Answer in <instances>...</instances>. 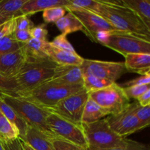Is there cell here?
Returning a JSON list of instances; mask_svg holds the SVG:
<instances>
[{
    "mask_svg": "<svg viewBox=\"0 0 150 150\" xmlns=\"http://www.w3.org/2000/svg\"><path fill=\"white\" fill-rule=\"evenodd\" d=\"M103 45L124 57L128 54H150V39L122 31H110Z\"/></svg>",
    "mask_w": 150,
    "mask_h": 150,
    "instance_id": "6",
    "label": "cell"
},
{
    "mask_svg": "<svg viewBox=\"0 0 150 150\" xmlns=\"http://www.w3.org/2000/svg\"><path fill=\"white\" fill-rule=\"evenodd\" d=\"M21 140L27 144L34 150H55L49 138L29 126L25 136Z\"/></svg>",
    "mask_w": 150,
    "mask_h": 150,
    "instance_id": "19",
    "label": "cell"
},
{
    "mask_svg": "<svg viewBox=\"0 0 150 150\" xmlns=\"http://www.w3.org/2000/svg\"><path fill=\"white\" fill-rule=\"evenodd\" d=\"M45 51L48 59L57 65L81 66L84 59L76 52L59 49L51 45L49 41L45 43Z\"/></svg>",
    "mask_w": 150,
    "mask_h": 150,
    "instance_id": "13",
    "label": "cell"
},
{
    "mask_svg": "<svg viewBox=\"0 0 150 150\" xmlns=\"http://www.w3.org/2000/svg\"><path fill=\"white\" fill-rule=\"evenodd\" d=\"M47 42L32 38L23 44L21 50L25 58V62L44 61L49 59L45 54V45Z\"/></svg>",
    "mask_w": 150,
    "mask_h": 150,
    "instance_id": "17",
    "label": "cell"
},
{
    "mask_svg": "<svg viewBox=\"0 0 150 150\" xmlns=\"http://www.w3.org/2000/svg\"><path fill=\"white\" fill-rule=\"evenodd\" d=\"M65 12L64 7H51L42 11V18L45 23H56L64 16Z\"/></svg>",
    "mask_w": 150,
    "mask_h": 150,
    "instance_id": "31",
    "label": "cell"
},
{
    "mask_svg": "<svg viewBox=\"0 0 150 150\" xmlns=\"http://www.w3.org/2000/svg\"><path fill=\"white\" fill-rule=\"evenodd\" d=\"M21 146H22V147H23V150H34L30 146H29L27 144L25 143V142H23V141L21 140Z\"/></svg>",
    "mask_w": 150,
    "mask_h": 150,
    "instance_id": "43",
    "label": "cell"
},
{
    "mask_svg": "<svg viewBox=\"0 0 150 150\" xmlns=\"http://www.w3.org/2000/svg\"><path fill=\"white\" fill-rule=\"evenodd\" d=\"M125 58V66L128 72L140 76L150 74V54H128Z\"/></svg>",
    "mask_w": 150,
    "mask_h": 150,
    "instance_id": "16",
    "label": "cell"
},
{
    "mask_svg": "<svg viewBox=\"0 0 150 150\" xmlns=\"http://www.w3.org/2000/svg\"><path fill=\"white\" fill-rule=\"evenodd\" d=\"M0 112L10 122H11L18 129L19 132V139H23L25 136L29 126L18 115L17 113L11 107L9 106L1 99V97H0Z\"/></svg>",
    "mask_w": 150,
    "mask_h": 150,
    "instance_id": "20",
    "label": "cell"
},
{
    "mask_svg": "<svg viewBox=\"0 0 150 150\" xmlns=\"http://www.w3.org/2000/svg\"><path fill=\"white\" fill-rule=\"evenodd\" d=\"M50 140L55 150H86L71 142H67V141L62 140L58 138H53Z\"/></svg>",
    "mask_w": 150,
    "mask_h": 150,
    "instance_id": "34",
    "label": "cell"
},
{
    "mask_svg": "<svg viewBox=\"0 0 150 150\" xmlns=\"http://www.w3.org/2000/svg\"><path fill=\"white\" fill-rule=\"evenodd\" d=\"M83 76H93L116 83L122 76L128 73L124 62H108L83 59L80 66Z\"/></svg>",
    "mask_w": 150,
    "mask_h": 150,
    "instance_id": "9",
    "label": "cell"
},
{
    "mask_svg": "<svg viewBox=\"0 0 150 150\" xmlns=\"http://www.w3.org/2000/svg\"><path fill=\"white\" fill-rule=\"evenodd\" d=\"M88 98L89 92L83 89L81 92L62 100L54 106L45 109L76 124L81 125L82 114Z\"/></svg>",
    "mask_w": 150,
    "mask_h": 150,
    "instance_id": "10",
    "label": "cell"
},
{
    "mask_svg": "<svg viewBox=\"0 0 150 150\" xmlns=\"http://www.w3.org/2000/svg\"><path fill=\"white\" fill-rule=\"evenodd\" d=\"M57 65L50 59L25 62L13 77L18 86V96L51 80Z\"/></svg>",
    "mask_w": 150,
    "mask_h": 150,
    "instance_id": "4",
    "label": "cell"
},
{
    "mask_svg": "<svg viewBox=\"0 0 150 150\" xmlns=\"http://www.w3.org/2000/svg\"><path fill=\"white\" fill-rule=\"evenodd\" d=\"M50 43L59 49L70 51V52H76L72 44L67 40V35L64 34H60L58 36L54 38V39L50 42Z\"/></svg>",
    "mask_w": 150,
    "mask_h": 150,
    "instance_id": "32",
    "label": "cell"
},
{
    "mask_svg": "<svg viewBox=\"0 0 150 150\" xmlns=\"http://www.w3.org/2000/svg\"><path fill=\"white\" fill-rule=\"evenodd\" d=\"M89 148L93 149H111L127 146L130 139L117 135L110 127L106 119L93 123H81Z\"/></svg>",
    "mask_w": 150,
    "mask_h": 150,
    "instance_id": "5",
    "label": "cell"
},
{
    "mask_svg": "<svg viewBox=\"0 0 150 150\" xmlns=\"http://www.w3.org/2000/svg\"><path fill=\"white\" fill-rule=\"evenodd\" d=\"M101 7L99 0H68L66 10H87L98 14Z\"/></svg>",
    "mask_w": 150,
    "mask_h": 150,
    "instance_id": "25",
    "label": "cell"
},
{
    "mask_svg": "<svg viewBox=\"0 0 150 150\" xmlns=\"http://www.w3.org/2000/svg\"><path fill=\"white\" fill-rule=\"evenodd\" d=\"M0 97L28 126L36 129L50 139L55 138L51 134L46 124V118L50 114L48 110L20 96L1 94Z\"/></svg>",
    "mask_w": 150,
    "mask_h": 150,
    "instance_id": "2",
    "label": "cell"
},
{
    "mask_svg": "<svg viewBox=\"0 0 150 150\" xmlns=\"http://www.w3.org/2000/svg\"><path fill=\"white\" fill-rule=\"evenodd\" d=\"M1 92H0V95H1Z\"/></svg>",
    "mask_w": 150,
    "mask_h": 150,
    "instance_id": "47",
    "label": "cell"
},
{
    "mask_svg": "<svg viewBox=\"0 0 150 150\" xmlns=\"http://www.w3.org/2000/svg\"><path fill=\"white\" fill-rule=\"evenodd\" d=\"M123 89L129 99L136 100L139 97L145 93L146 91L149 90L150 83L149 84L141 85V86H128V87H125Z\"/></svg>",
    "mask_w": 150,
    "mask_h": 150,
    "instance_id": "33",
    "label": "cell"
},
{
    "mask_svg": "<svg viewBox=\"0 0 150 150\" xmlns=\"http://www.w3.org/2000/svg\"><path fill=\"white\" fill-rule=\"evenodd\" d=\"M100 1V0H99ZM98 15L105 18L117 30L140 35L150 39V29L125 6H112L101 2Z\"/></svg>",
    "mask_w": 150,
    "mask_h": 150,
    "instance_id": "1",
    "label": "cell"
},
{
    "mask_svg": "<svg viewBox=\"0 0 150 150\" xmlns=\"http://www.w3.org/2000/svg\"><path fill=\"white\" fill-rule=\"evenodd\" d=\"M46 124L55 138L71 142L84 149L89 148L81 124H76L52 112L47 117Z\"/></svg>",
    "mask_w": 150,
    "mask_h": 150,
    "instance_id": "8",
    "label": "cell"
},
{
    "mask_svg": "<svg viewBox=\"0 0 150 150\" xmlns=\"http://www.w3.org/2000/svg\"><path fill=\"white\" fill-rule=\"evenodd\" d=\"M123 4L130 9L150 29V1L149 0H122Z\"/></svg>",
    "mask_w": 150,
    "mask_h": 150,
    "instance_id": "22",
    "label": "cell"
},
{
    "mask_svg": "<svg viewBox=\"0 0 150 150\" xmlns=\"http://www.w3.org/2000/svg\"><path fill=\"white\" fill-rule=\"evenodd\" d=\"M86 150H100V149H93L88 148ZM104 150H150L149 146L148 144L140 143V142H136V141L130 140L128 144L126 146L122 148H116V149H104Z\"/></svg>",
    "mask_w": 150,
    "mask_h": 150,
    "instance_id": "37",
    "label": "cell"
},
{
    "mask_svg": "<svg viewBox=\"0 0 150 150\" xmlns=\"http://www.w3.org/2000/svg\"><path fill=\"white\" fill-rule=\"evenodd\" d=\"M84 89L83 84H65L48 81L18 96L32 101L44 108H49L59 101Z\"/></svg>",
    "mask_w": 150,
    "mask_h": 150,
    "instance_id": "3",
    "label": "cell"
},
{
    "mask_svg": "<svg viewBox=\"0 0 150 150\" xmlns=\"http://www.w3.org/2000/svg\"><path fill=\"white\" fill-rule=\"evenodd\" d=\"M30 34L32 38L43 41V42H48V32L45 23L34 26L30 29Z\"/></svg>",
    "mask_w": 150,
    "mask_h": 150,
    "instance_id": "36",
    "label": "cell"
},
{
    "mask_svg": "<svg viewBox=\"0 0 150 150\" xmlns=\"http://www.w3.org/2000/svg\"><path fill=\"white\" fill-rule=\"evenodd\" d=\"M25 63L21 48L13 52L0 54V73L8 77L17 74Z\"/></svg>",
    "mask_w": 150,
    "mask_h": 150,
    "instance_id": "15",
    "label": "cell"
},
{
    "mask_svg": "<svg viewBox=\"0 0 150 150\" xmlns=\"http://www.w3.org/2000/svg\"><path fill=\"white\" fill-rule=\"evenodd\" d=\"M83 88L88 92L100 90L101 89L110 86L114 82L102 78L96 77L93 76H83Z\"/></svg>",
    "mask_w": 150,
    "mask_h": 150,
    "instance_id": "27",
    "label": "cell"
},
{
    "mask_svg": "<svg viewBox=\"0 0 150 150\" xmlns=\"http://www.w3.org/2000/svg\"><path fill=\"white\" fill-rule=\"evenodd\" d=\"M108 114L97 103L88 98L81 117V123H93L108 117Z\"/></svg>",
    "mask_w": 150,
    "mask_h": 150,
    "instance_id": "21",
    "label": "cell"
},
{
    "mask_svg": "<svg viewBox=\"0 0 150 150\" xmlns=\"http://www.w3.org/2000/svg\"><path fill=\"white\" fill-rule=\"evenodd\" d=\"M0 92L4 95L18 96V86L13 77L0 73Z\"/></svg>",
    "mask_w": 150,
    "mask_h": 150,
    "instance_id": "29",
    "label": "cell"
},
{
    "mask_svg": "<svg viewBox=\"0 0 150 150\" xmlns=\"http://www.w3.org/2000/svg\"><path fill=\"white\" fill-rule=\"evenodd\" d=\"M23 45V43L17 42L11 35H6L0 39V54H7L19 50Z\"/></svg>",
    "mask_w": 150,
    "mask_h": 150,
    "instance_id": "30",
    "label": "cell"
},
{
    "mask_svg": "<svg viewBox=\"0 0 150 150\" xmlns=\"http://www.w3.org/2000/svg\"><path fill=\"white\" fill-rule=\"evenodd\" d=\"M89 97L106 111L108 116L115 115L128 108L130 100L124 89L117 83L100 90L89 92Z\"/></svg>",
    "mask_w": 150,
    "mask_h": 150,
    "instance_id": "7",
    "label": "cell"
},
{
    "mask_svg": "<svg viewBox=\"0 0 150 150\" xmlns=\"http://www.w3.org/2000/svg\"><path fill=\"white\" fill-rule=\"evenodd\" d=\"M132 111L138 120L146 127H149L150 124V105L142 106L139 105L137 101L130 103Z\"/></svg>",
    "mask_w": 150,
    "mask_h": 150,
    "instance_id": "28",
    "label": "cell"
},
{
    "mask_svg": "<svg viewBox=\"0 0 150 150\" xmlns=\"http://www.w3.org/2000/svg\"><path fill=\"white\" fill-rule=\"evenodd\" d=\"M28 0H0V15L12 19L21 16V10Z\"/></svg>",
    "mask_w": 150,
    "mask_h": 150,
    "instance_id": "24",
    "label": "cell"
},
{
    "mask_svg": "<svg viewBox=\"0 0 150 150\" xmlns=\"http://www.w3.org/2000/svg\"><path fill=\"white\" fill-rule=\"evenodd\" d=\"M83 79L80 66L57 65L50 81L65 84H83Z\"/></svg>",
    "mask_w": 150,
    "mask_h": 150,
    "instance_id": "14",
    "label": "cell"
},
{
    "mask_svg": "<svg viewBox=\"0 0 150 150\" xmlns=\"http://www.w3.org/2000/svg\"><path fill=\"white\" fill-rule=\"evenodd\" d=\"M19 139L18 129L8 121L2 114L0 116V140L1 142H10Z\"/></svg>",
    "mask_w": 150,
    "mask_h": 150,
    "instance_id": "26",
    "label": "cell"
},
{
    "mask_svg": "<svg viewBox=\"0 0 150 150\" xmlns=\"http://www.w3.org/2000/svg\"><path fill=\"white\" fill-rule=\"evenodd\" d=\"M83 25V32L93 42L100 32L117 30L112 25L99 15L87 10H70Z\"/></svg>",
    "mask_w": 150,
    "mask_h": 150,
    "instance_id": "12",
    "label": "cell"
},
{
    "mask_svg": "<svg viewBox=\"0 0 150 150\" xmlns=\"http://www.w3.org/2000/svg\"><path fill=\"white\" fill-rule=\"evenodd\" d=\"M34 26V23L29 16L21 15L15 18V29L16 30H30Z\"/></svg>",
    "mask_w": 150,
    "mask_h": 150,
    "instance_id": "35",
    "label": "cell"
},
{
    "mask_svg": "<svg viewBox=\"0 0 150 150\" xmlns=\"http://www.w3.org/2000/svg\"><path fill=\"white\" fill-rule=\"evenodd\" d=\"M15 30V18L0 25V39L6 35H11Z\"/></svg>",
    "mask_w": 150,
    "mask_h": 150,
    "instance_id": "40",
    "label": "cell"
},
{
    "mask_svg": "<svg viewBox=\"0 0 150 150\" xmlns=\"http://www.w3.org/2000/svg\"><path fill=\"white\" fill-rule=\"evenodd\" d=\"M1 143L4 150H23L19 139H16L10 142H1Z\"/></svg>",
    "mask_w": 150,
    "mask_h": 150,
    "instance_id": "41",
    "label": "cell"
},
{
    "mask_svg": "<svg viewBox=\"0 0 150 150\" xmlns=\"http://www.w3.org/2000/svg\"><path fill=\"white\" fill-rule=\"evenodd\" d=\"M150 83V74L144 75V76H140L133 80L128 81L125 82L120 86L122 88L128 87V86H141V85L149 84Z\"/></svg>",
    "mask_w": 150,
    "mask_h": 150,
    "instance_id": "38",
    "label": "cell"
},
{
    "mask_svg": "<svg viewBox=\"0 0 150 150\" xmlns=\"http://www.w3.org/2000/svg\"><path fill=\"white\" fill-rule=\"evenodd\" d=\"M105 119L110 127L122 138H127L139 130L146 128L134 115L130 104L128 108L123 112L115 115L108 116Z\"/></svg>",
    "mask_w": 150,
    "mask_h": 150,
    "instance_id": "11",
    "label": "cell"
},
{
    "mask_svg": "<svg viewBox=\"0 0 150 150\" xmlns=\"http://www.w3.org/2000/svg\"><path fill=\"white\" fill-rule=\"evenodd\" d=\"M1 112H0V116H1Z\"/></svg>",
    "mask_w": 150,
    "mask_h": 150,
    "instance_id": "46",
    "label": "cell"
},
{
    "mask_svg": "<svg viewBox=\"0 0 150 150\" xmlns=\"http://www.w3.org/2000/svg\"><path fill=\"white\" fill-rule=\"evenodd\" d=\"M54 23L62 34L66 35L79 31L83 32V25L80 21L70 11H68L67 15H64L62 18Z\"/></svg>",
    "mask_w": 150,
    "mask_h": 150,
    "instance_id": "23",
    "label": "cell"
},
{
    "mask_svg": "<svg viewBox=\"0 0 150 150\" xmlns=\"http://www.w3.org/2000/svg\"><path fill=\"white\" fill-rule=\"evenodd\" d=\"M139 105H142V106H147L150 105V89L146 91L145 93L141 95L140 97L136 100Z\"/></svg>",
    "mask_w": 150,
    "mask_h": 150,
    "instance_id": "42",
    "label": "cell"
},
{
    "mask_svg": "<svg viewBox=\"0 0 150 150\" xmlns=\"http://www.w3.org/2000/svg\"><path fill=\"white\" fill-rule=\"evenodd\" d=\"M10 20H11V19L8 18H7V17H4V16L0 15V25L2 24V23H5V22L8 21H10Z\"/></svg>",
    "mask_w": 150,
    "mask_h": 150,
    "instance_id": "44",
    "label": "cell"
},
{
    "mask_svg": "<svg viewBox=\"0 0 150 150\" xmlns=\"http://www.w3.org/2000/svg\"><path fill=\"white\" fill-rule=\"evenodd\" d=\"M67 4L68 0H28L21 10V15L30 16L51 7H65Z\"/></svg>",
    "mask_w": 150,
    "mask_h": 150,
    "instance_id": "18",
    "label": "cell"
},
{
    "mask_svg": "<svg viewBox=\"0 0 150 150\" xmlns=\"http://www.w3.org/2000/svg\"><path fill=\"white\" fill-rule=\"evenodd\" d=\"M0 150H4V147H3L2 143H1V141H0Z\"/></svg>",
    "mask_w": 150,
    "mask_h": 150,
    "instance_id": "45",
    "label": "cell"
},
{
    "mask_svg": "<svg viewBox=\"0 0 150 150\" xmlns=\"http://www.w3.org/2000/svg\"><path fill=\"white\" fill-rule=\"evenodd\" d=\"M12 37L17 42L21 43H26L28 41L32 39L30 34V30H16L15 29L11 34Z\"/></svg>",
    "mask_w": 150,
    "mask_h": 150,
    "instance_id": "39",
    "label": "cell"
}]
</instances>
